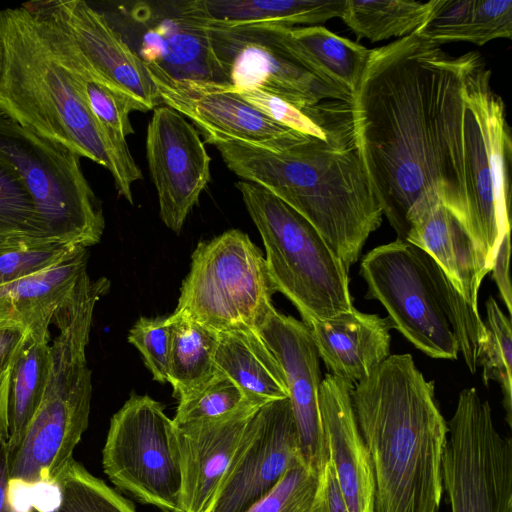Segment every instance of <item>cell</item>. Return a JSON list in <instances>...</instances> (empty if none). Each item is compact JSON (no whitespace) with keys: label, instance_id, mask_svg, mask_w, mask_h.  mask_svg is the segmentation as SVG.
I'll return each instance as SVG.
<instances>
[{"label":"cell","instance_id":"31","mask_svg":"<svg viewBox=\"0 0 512 512\" xmlns=\"http://www.w3.org/2000/svg\"><path fill=\"white\" fill-rule=\"evenodd\" d=\"M167 318L172 332L168 382L179 399L217 371L214 357L219 334L183 314Z\"/></svg>","mask_w":512,"mask_h":512},{"label":"cell","instance_id":"30","mask_svg":"<svg viewBox=\"0 0 512 512\" xmlns=\"http://www.w3.org/2000/svg\"><path fill=\"white\" fill-rule=\"evenodd\" d=\"M50 336H30L14 362L9 384V455L19 447L40 405L50 374Z\"/></svg>","mask_w":512,"mask_h":512},{"label":"cell","instance_id":"39","mask_svg":"<svg viewBox=\"0 0 512 512\" xmlns=\"http://www.w3.org/2000/svg\"><path fill=\"white\" fill-rule=\"evenodd\" d=\"M171 338L170 322L163 317H141L128 334L129 343L138 349L153 379L160 383L168 382Z\"/></svg>","mask_w":512,"mask_h":512},{"label":"cell","instance_id":"40","mask_svg":"<svg viewBox=\"0 0 512 512\" xmlns=\"http://www.w3.org/2000/svg\"><path fill=\"white\" fill-rule=\"evenodd\" d=\"M229 87L275 123L304 135L322 140L327 138L326 132L319 125L313 122L302 110L285 100L258 89L236 88L230 84Z\"/></svg>","mask_w":512,"mask_h":512},{"label":"cell","instance_id":"7","mask_svg":"<svg viewBox=\"0 0 512 512\" xmlns=\"http://www.w3.org/2000/svg\"><path fill=\"white\" fill-rule=\"evenodd\" d=\"M235 187L263 240L267 273L302 319H327L354 309L348 271L320 233L266 188L250 181Z\"/></svg>","mask_w":512,"mask_h":512},{"label":"cell","instance_id":"26","mask_svg":"<svg viewBox=\"0 0 512 512\" xmlns=\"http://www.w3.org/2000/svg\"><path fill=\"white\" fill-rule=\"evenodd\" d=\"M271 25L281 43L304 67L354 96L372 50L319 25Z\"/></svg>","mask_w":512,"mask_h":512},{"label":"cell","instance_id":"2","mask_svg":"<svg viewBox=\"0 0 512 512\" xmlns=\"http://www.w3.org/2000/svg\"><path fill=\"white\" fill-rule=\"evenodd\" d=\"M330 104L308 111L326 132L325 140L306 135L292 146L270 150L203 135L229 170L266 188L312 224L349 271L383 213L355 145L350 104Z\"/></svg>","mask_w":512,"mask_h":512},{"label":"cell","instance_id":"34","mask_svg":"<svg viewBox=\"0 0 512 512\" xmlns=\"http://www.w3.org/2000/svg\"><path fill=\"white\" fill-rule=\"evenodd\" d=\"M484 321L487 340L481 352L478 365L483 369V382L490 381L500 385L506 421L512 425V337L511 321L500 309L496 300L490 296L486 301Z\"/></svg>","mask_w":512,"mask_h":512},{"label":"cell","instance_id":"41","mask_svg":"<svg viewBox=\"0 0 512 512\" xmlns=\"http://www.w3.org/2000/svg\"><path fill=\"white\" fill-rule=\"evenodd\" d=\"M29 338L30 332L25 325L0 318V376L12 368Z\"/></svg>","mask_w":512,"mask_h":512},{"label":"cell","instance_id":"42","mask_svg":"<svg viewBox=\"0 0 512 512\" xmlns=\"http://www.w3.org/2000/svg\"><path fill=\"white\" fill-rule=\"evenodd\" d=\"M312 512H347L329 459L321 473L320 488Z\"/></svg>","mask_w":512,"mask_h":512},{"label":"cell","instance_id":"24","mask_svg":"<svg viewBox=\"0 0 512 512\" xmlns=\"http://www.w3.org/2000/svg\"><path fill=\"white\" fill-rule=\"evenodd\" d=\"M88 253L80 248L63 262L0 286V318L25 325L30 336H50L58 308L87 271Z\"/></svg>","mask_w":512,"mask_h":512},{"label":"cell","instance_id":"3","mask_svg":"<svg viewBox=\"0 0 512 512\" xmlns=\"http://www.w3.org/2000/svg\"><path fill=\"white\" fill-rule=\"evenodd\" d=\"M411 354H393L353 385L351 403L371 462L375 512H439L448 425Z\"/></svg>","mask_w":512,"mask_h":512},{"label":"cell","instance_id":"5","mask_svg":"<svg viewBox=\"0 0 512 512\" xmlns=\"http://www.w3.org/2000/svg\"><path fill=\"white\" fill-rule=\"evenodd\" d=\"M359 273L366 298L379 301L392 327L418 350L450 360L461 352L476 372L487 340L484 321L424 250L397 238L364 255Z\"/></svg>","mask_w":512,"mask_h":512},{"label":"cell","instance_id":"4","mask_svg":"<svg viewBox=\"0 0 512 512\" xmlns=\"http://www.w3.org/2000/svg\"><path fill=\"white\" fill-rule=\"evenodd\" d=\"M0 114L108 169L118 193L133 204L142 179L126 139L108 130L69 83L23 5L0 10Z\"/></svg>","mask_w":512,"mask_h":512},{"label":"cell","instance_id":"12","mask_svg":"<svg viewBox=\"0 0 512 512\" xmlns=\"http://www.w3.org/2000/svg\"><path fill=\"white\" fill-rule=\"evenodd\" d=\"M447 425L442 482L451 512H512V440L489 402L463 389Z\"/></svg>","mask_w":512,"mask_h":512},{"label":"cell","instance_id":"25","mask_svg":"<svg viewBox=\"0 0 512 512\" xmlns=\"http://www.w3.org/2000/svg\"><path fill=\"white\" fill-rule=\"evenodd\" d=\"M33 14L73 89L108 130L126 139L134 132L129 114L132 111H141V108L131 99L116 92L98 74L68 33L50 19Z\"/></svg>","mask_w":512,"mask_h":512},{"label":"cell","instance_id":"10","mask_svg":"<svg viewBox=\"0 0 512 512\" xmlns=\"http://www.w3.org/2000/svg\"><path fill=\"white\" fill-rule=\"evenodd\" d=\"M464 123L468 230L491 271L499 244L510 233L512 142L504 102L492 90L481 55L467 80Z\"/></svg>","mask_w":512,"mask_h":512},{"label":"cell","instance_id":"22","mask_svg":"<svg viewBox=\"0 0 512 512\" xmlns=\"http://www.w3.org/2000/svg\"><path fill=\"white\" fill-rule=\"evenodd\" d=\"M329 374L350 383L370 375L390 354L388 317L357 311L319 320L304 318Z\"/></svg>","mask_w":512,"mask_h":512},{"label":"cell","instance_id":"17","mask_svg":"<svg viewBox=\"0 0 512 512\" xmlns=\"http://www.w3.org/2000/svg\"><path fill=\"white\" fill-rule=\"evenodd\" d=\"M23 6L68 33L98 74L116 92L134 101L141 112L154 109L162 102L145 63L104 14L88 2L36 1Z\"/></svg>","mask_w":512,"mask_h":512},{"label":"cell","instance_id":"14","mask_svg":"<svg viewBox=\"0 0 512 512\" xmlns=\"http://www.w3.org/2000/svg\"><path fill=\"white\" fill-rule=\"evenodd\" d=\"M127 42L146 66L172 79L228 84L209 40L207 22L194 0L137 2L120 7Z\"/></svg>","mask_w":512,"mask_h":512},{"label":"cell","instance_id":"36","mask_svg":"<svg viewBox=\"0 0 512 512\" xmlns=\"http://www.w3.org/2000/svg\"><path fill=\"white\" fill-rule=\"evenodd\" d=\"M178 401L172 419L174 425L218 419L251 403L239 387L219 370Z\"/></svg>","mask_w":512,"mask_h":512},{"label":"cell","instance_id":"44","mask_svg":"<svg viewBox=\"0 0 512 512\" xmlns=\"http://www.w3.org/2000/svg\"><path fill=\"white\" fill-rule=\"evenodd\" d=\"M12 481L9 476V451L7 443H0V512H20L14 504Z\"/></svg>","mask_w":512,"mask_h":512},{"label":"cell","instance_id":"29","mask_svg":"<svg viewBox=\"0 0 512 512\" xmlns=\"http://www.w3.org/2000/svg\"><path fill=\"white\" fill-rule=\"evenodd\" d=\"M207 23L316 26L340 17L345 0H194Z\"/></svg>","mask_w":512,"mask_h":512},{"label":"cell","instance_id":"35","mask_svg":"<svg viewBox=\"0 0 512 512\" xmlns=\"http://www.w3.org/2000/svg\"><path fill=\"white\" fill-rule=\"evenodd\" d=\"M14 240L52 242L42 230L24 184L10 166L0 161V242Z\"/></svg>","mask_w":512,"mask_h":512},{"label":"cell","instance_id":"13","mask_svg":"<svg viewBox=\"0 0 512 512\" xmlns=\"http://www.w3.org/2000/svg\"><path fill=\"white\" fill-rule=\"evenodd\" d=\"M207 27L214 57L231 86L267 92L300 110L327 100L352 103V94L304 67L281 43L273 25Z\"/></svg>","mask_w":512,"mask_h":512},{"label":"cell","instance_id":"21","mask_svg":"<svg viewBox=\"0 0 512 512\" xmlns=\"http://www.w3.org/2000/svg\"><path fill=\"white\" fill-rule=\"evenodd\" d=\"M353 383L327 374L319 389L325 444L347 512H375L369 455L351 403Z\"/></svg>","mask_w":512,"mask_h":512},{"label":"cell","instance_id":"28","mask_svg":"<svg viewBox=\"0 0 512 512\" xmlns=\"http://www.w3.org/2000/svg\"><path fill=\"white\" fill-rule=\"evenodd\" d=\"M415 33L437 44L471 42L482 46L512 36L510 0H436Z\"/></svg>","mask_w":512,"mask_h":512},{"label":"cell","instance_id":"9","mask_svg":"<svg viewBox=\"0 0 512 512\" xmlns=\"http://www.w3.org/2000/svg\"><path fill=\"white\" fill-rule=\"evenodd\" d=\"M274 292L263 253L232 229L198 243L174 313L218 334L257 330L274 308Z\"/></svg>","mask_w":512,"mask_h":512},{"label":"cell","instance_id":"16","mask_svg":"<svg viewBox=\"0 0 512 512\" xmlns=\"http://www.w3.org/2000/svg\"><path fill=\"white\" fill-rule=\"evenodd\" d=\"M146 156L160 217L178 233L210 180L211 158L194 126L167 105L154 108Z\"/></svg>","mask_w":512,"mask_h":512},{"label":"cell","instance_id":"8","mask_svg":"<svg viewBox=\"0 0 512 512\" xmlns=\"http://www.w3.org/2000/svg\"><path fill=\"white\" fill-rule=\"evenodd\" d=\"M0 161L24 184L50 241L87 248L101 240L102 208L77 154L0 114Z\"/></svg>","mask_w":512,"mask_h":512},{"label":"cell","instance_id":"33","mask_svg":"<svg viewBox=\"0 0 512 512\" xmlns=\"http://www.w3.org/2000/svg\"><path fill=\"white\" fill-rule=\"evenodd\" d=\"M59 502L51 512H136L134 505L73 458L56 479Z\"/></svg>","mask_w":512,"mask_h":512},{"label":"cell","instance_id":"23","mask_svg":"<svg viewBox=\"0 0 512 512\" xmlns=\"http://www.w3.org/2000/svg\"><path fill=\"white\" fill-rule=\"evenodd\" d=\"M405 240L433 258L467 303L478 310L479 289L490 270L468 230L441 200L410 220Z\"/></svg>","mask_w":512,"mask_h":512},{"label":"cell","instance_id":"27","mask_svg":"<svg viewBox=\"0 0 512 512\" xmlns=\"http://www.w3.org/2000/svg\"><path fill=\"white\" fill-rule=\"evenodd\" d=\"M214 361L259 407L289 397L284 372L257 330L219 334Z\"/></svg>","mask_w":512,"mask_h":512},{"label":"cell","instance_id":"43","mask_svg":"<svg viewBox=\"0 0 512 512\" xmlns=\"http://www.w3.org/2000/svg\"><path fill=\"white\" fill-rule=\"evenodd\" d=\"M510 259V233H507L501 240L492 264V277L498 287L499 293L505 306L511 315L512 312V291L509 278Z\"/></svg>","mask_w":512,"mask_h":512},{"label":"cell","instance_id":"11","mask_svg":"<svg viewBox=\"0 0 512 512\" xmlns=\"http://www.w3.org/2000/svg\"><path fill=\"white\" fill-rule=\"evenodd\" d=\"M102 456L115 486L164 512L182 510L175 427L159 402L132 394L111 418Z\"/></svg>","mask_w":512,"mask_h":512},{"label":"cell","instance_id":"18","mask_svg":"<svg viewBox=\"0 0 512 512\" xmlns=\"http://www.w3.org/2000/svg\"><path fill=\"white\" fill-rule=\"evenodd\" d=\"M161 101L191 120L203 134H216L270 150L306 135L279 125L230 89L229 84L176 80L147 66Z\"/></svg>","mask_w":512,"mask_h":512},{"label":"cell","instance_id":"32","mask_svg":"<svg viewBox=\"0 0 512 512\" xmlns=\"http://www.w3.org/2000/svg\"><path fill=\"white\" fill-rule=\"evenodd\" d=\"M436 0H345L342 21L358 39L371 42L414 33L428 18Z\"/></svg>","mask_w":512,"mask_h":512},{"label":"cell","instance_id":"6","mask_svg":"<svg viewBox=\"0 0 512 512\" xmlns=\"http://www.w3.org/2000/svg\"><path fill=\"white\" fill-rule=\"evenodd\" d=\"M106 293L103 281L83 275L54 314L58 334L50 344L48 383L19 447L9 455L12 482L54 486L73 458L89 423L92 382L86 347L96 302Z\"/></svg>","mask_w":512,"mask_h":512},{"label":"cell","instance_id":"47","mask_svg":"<svg viewBox=\"0 0 512 512\" xmlns=\"http://www.w3.org/2000/svg\"><path fill=\"white\" fill-rule=\"evenodd\" d=\"M166 512H187V511H184V510H176V511H166Z\"/></svg>","mask_w":512,"mask_h":512},{"label":"cell","instance_id":"37","mask_svg":"<svg viewBox=\"0 0 512 512\" xmlns=\"http://www.w3.org/2000/svg\"><path fill=\"white\" fill-rule=\"evenodd\" d=\"M80 248L41 240L0 242V286L53 267Z\"/></svg>","mask_w":512,"mask_h":512},{"label":"cell","instance_id":"20","mask_svg":"<svg viewBox=\"0 0 512 512\" xmlns=\"http://www.w3.org/2000/svg\"><path fill=\"white\" fill-rule=\"evenodd\" d=\"M259 409L247 403L218 419L174 425L182 470V510L211 511L244 431Z\"/></svg>","mask_w":512,"mask_h":512},{"label":"cell","instance_id":"45","mask_svg":"<svg viewBox=\"0 0 512 512\" xmlns=\"http://www.w3.org/2000/svg\"><path fill=\"white\" fill-rule=\"evenodd\" d=\"M10 371L0 376V443H7L9 439Z\"/></svg>","mask_w":512,"mask_h":512},{"label":"cell","instance_id":"1","mask_svg":"<svg viewBox=\"0 0 512 512\" xmlns=\"http://www.w3.org/2000/svg\"><path fill=\"white\" fill-rule=\"evenodd\" d=\"M478 54L452 57L415 32L371 51L350 104L352 129L398 239L438 200L468 230L464 122Z\"/></svg>","mask_w":512,"mask_h":512},{"label":"cell","instance_id":"15","mask_svg":"<svg viewBox=\"0 0 512 512\" xmlns=\"http://www.w3.org/2000/svg\"><path fill=\"white\" fill-rule=\"evenodd\" d=\"M298 462L304 460L289 398L263 405L244 431L210 512H245Z\"/></svg>","mask_w":512,"mask_h":512},{"label":"cell","instance_id":"19","mask_svg":"<svg viewBox=\"0 0 512 512\" xmlns=\"http://www.w3.org/2000/svg\"><path fill=\"white\" fill-rule=\"evenodd\" d=\"M257 332L284 372L304 463L321 473L328 453L319 409L320 357L310 331L273 308Z\"/></svg>","mask_w":512,"mask_h":512},{"label":"cell","instance_id":"38","mask_svg":"<svg viewBox=\"0 0 512 512\" xmlns=\"http://www.w3.org/2000/svg\"><path fill=\"white\" fill-rule=\"evenodd\" d=\"M321 473L315 472L304 462L294 464L245 512H312L320 488Z\"/></svg>","mask_w":512,"mask_h":512},{"label":"cell","instance_id":"46","mask_svg":"<svg viewBox=\"0 0 512 512\" xmlns=\"http://www.w3.org/2000/svg\"><path fill=\"white\" fill-rule=\"evenodd\" d=\"M1 59H2V46H1V42H0V64H1Z\"/></svg>","mask_w":512,"mask_h":512}]
</instances>
